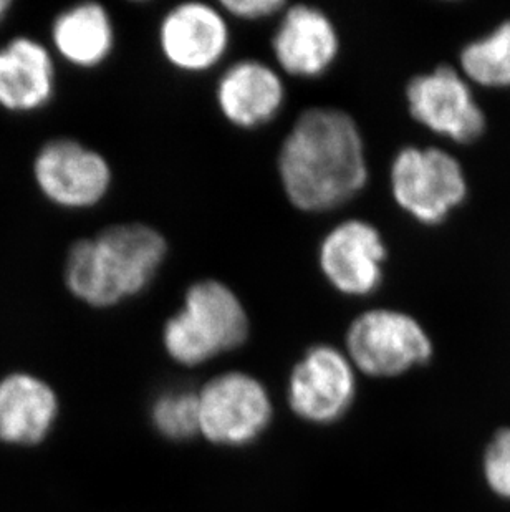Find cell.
Segmentation results:
<instances>
[{
    "label": "cell",
    "instance_id": "obj_9",
    "mask_svg": "<svg viewBox=\"0 0 510 512\" xmlns=\"http://www.w3.org/2000/svg\"><path fill=\"white\" fill-rule=\"evenodd\" d=\"M357 377V368L343 348L315 343L290 370V410L312 425H333L352 408L357 398Z\"/></svg>",
    "mask_w": 510,
    "mask_h": 512
},
{
    "label": "cell",
    "instance_id": "obj_13",
    "mask_svg": "<svg viewBox=\"0 0 510 512\" xmlns=\"http://www.w3.org/2000/svg\"><path fill=\"white\" fill-rule=\"evenodd\" d=\"M217 110L237 130L252 131L270 125L284 110L287 85L279 68L259 58L229 63L217 78Z\"/></svg>",
    "mask_w": 510,
    "mask_h": 512
},
{
    "label": "cell",
    "instance_id": "obj_16",
    "mask_svg": "<svg viewBox=\"0 0 510 512\" xmlns=\"http://www.w3.org/2000/svg\"><path fill=\"white\" fill-rule=\"evenodd\" d=\"M52 40L63 60L78 68H97L115 49V25L102 4L85 2L57 15Z\"/></svg>",
    "mask_w": 510,
    "mask_h": 512
},
{
    "label": "cell",
    "instance_id": "obj_14",
    "mask_svg": "<svg viewBox=\"0 0 510 512\" xmlns=\"http://www.w3.org/2000/svg\"><path fill=\"white\" fill-rule=\"evenodd\" d=\"M58 413L57 393L42 378L15 372L0 380V443L17 448L44 443Z\"/></svg>",
    "mask_w": 510,
    "mask_h": 512
},
{
    "label": "cell",
    "instance_id": "obj_21",
    "mask_svg": "<svg viewBox=\"0 0 510 512\" xmlns=\"http://www.w3.org/2000/svg\"><path fill=\"white\" fill-rule=\"evenodd\" d=\"M12 2L10 0H0V22L5 19V15L9 14Z\"/></svg>",
    "mask_w": 510,
    "mask_h": 512
},
{
    "label": "cell",
    "instance_id": "obj_15",
    "mask_svg": "<svg viewBox=\"0 0 510 512\" xmlns=\"http://www.w3.org/2000/svg\"><path fill=\"white\" fill-rule=\"evenodd\" d=\"M55 90V68L49 50L27 37L0 49V107L27 113L45 107Z\"/></svg>",
    "mask_w": 510,
    "mask_h": 512
},
{
    "label": "cell",
    "instance_id": "obj_3",
    "mask_svg": "<svg viewBox=\"0 0 510 512\" xmlns=\"http://www.w3.org/2000/svg\"><path fill=\"white\" fill-rule=\"evenodd\" d=\"M251 315L241 295L221 279H199L184 290L181 307L164 322L161 340L176 365L201 367L244 347Z\"/></svg>",
    "mask_w": 510,
    "mask_h": 512
},
{
    "label": "cell",
    "instance_id": "obj_2",
    "mask_svg": "<svg viewBox=\"0 0 510 512\" xmlns=\"http://www.w3.org/2000/svg\"><path fill=\"white\" fill-rule=\"evenodd\" d=\"M168 254V239L151 224H111L73 242L63 279L75 299L111 309L150 289Z\"/></svg>",
    "mask_w": 510,
    "mask_h": 512
},
{
    "label": "cell",
    "instance_id": "obj_12",
    "mask_svg": "<svg viewBox=\"0 0 510 512\" xmlns=\"http://www.w3.org/2000/svg\"><path fill=\"white\" fill-rule=\"evenodd\" d=\"M270 49L274 65L284 77L317 80L335 67L342 52V37L322 7L287 4L279 15Z\"/></svg>",
    "mask_w": 510,
    "mask_h": 512
},
{
    "label": "cell",
    "instance_id": "obj_17",
    "mask_svg": "<svg viewBox=\"0 0 510 512\" xmlns=\"http://www.w3.org/2000/svg\"><path fill=\"white\" fill-rule=\"evenodd\" d=\"M458 68L471 85L510 88V19L467 42L459 52Z\"/></svg>",
    "mask_w": 510,
    "mask_h": 512
},
{
    "label": "cell",
    "instance_id": "obj_7",
    "mask_svg": "<svg viewBox=\"0 0 510 512\" xmlns=\"http://www.w3.org/2000/svg\"><path fill=\"white\" fill-rule=\"evenodd\" d=\"M405 100L418 125L453 143L472 145L486 133V113L458 67L441 63L409 78Z\"/></svg>",
    "mask_w": 510,
    "mask_h": 512
},
{
    "label": "cell",
    "instance_id": "obj_11",
    "mask_svg": "<svg viewBox=\"0 0 510 512\" xmlns=\"http://www.w3.org/2000/svg\"><path fill=\"white\" fill-rule=\"evenodd\" d=\"M34 176L45 198L65 209L97 206L113 184V171L105 156L70 138L42 146L35 158Z\"/></svg>",
    "mask_w": 510,
    "mask_h": 512
},
{
    "label": "cell",
    "instance_id": "obj_19",
    "mask_svg": "<svg viewBox=\"0 0 510 512\" xmlns=\"http://www.w3.org/2000/svg\"><path fill=\"white\" fill-rule=\"evenodd\" d=\"M484 473L492 491L510 499V428L499 431L487 448Z\"/></svg>",
    "mask_w": 510,
    "mask_h": 512
},
{
    "label": "cell",
    "instance_id": "obj_10",
    "mask_svg": "<svg viewBox=\"0 0 510 512\" xmlns=\"http://www.w3.org/2000/svg\"><path fill=\"white\" fill-rule=\"evenodd\" d=\"M231 44V22L219 4L181 2L159 20V54L176 72L203 75L216 70Z\"/></svg>",
    "mask_w": 510,
    "mask_h": 512
},
{
    "label": "cell",
    "instance_id": "obj_18",
    "mask_svg": "<svg viewBox=\"0 0 510 512\" xmlns=\"http://www.w3.org/2000/svg\"><path fill=\"white\" fill-rule=\"evenodd\" d=\"M151 423L171 441L193 440L199 435L198 392L176 388L161 393L151 405Z\"/></svg>",
    "mask_w": 510,
    "mask_h": 512
},
{
    "label": "cell",
    "instance_id": "obj_4",
    "mask_svg": "<svg viewBox=\"0 0 510 512\" xmlns=\"http://www.w3.org/2000/svg\"><path fill=\"white\" fill-rule=\"evenodd\" d=\"M388 179L396 206L423 226L443 224L469 194L461 161L439 146H401Z\"/></svg>",
    "mask_w": 510,
    "mask_h": 512
},
{
    "label": "cell",
    "instance_id": "obj_6",
    "mask_svg": "<svg viewBox=\"0 0 510 512\" xmlns=\"http://www.w3.org/2000/svg\"><path fill=\"white\" fill-rule=\"evenodd\" d=\"M199 435L212 445L244 448L269 428L274 405L264 383L251 373L227 370L198 392Z\"/></svg>",
    "mask_w": 510,
    "mask_h": 512
},
{
    "label": "cell",
    "instance_id": "obj_5",
    "mask_svg": "<svg viewBox=\"0 0 510 512\" xmlns=\"http://www.w3.org/2000/svg\"><path fill=\"white\" fill-rule=\"evenodd\" d=\"M348 358L358 373L395 378L433 357V340L414 315L393 307H371L353 317L345 332Z\"/></svg>",
    "mask_w": 510,
    "mask_h": 512
},
{
    "label": "cell",
    "instance_id": "obj_1",
    "mask_svg": "<svg viewBox=\"0 0 510 512\" xmlns=\"http://www.w3.org/2000/svg\"><path fill=\"white\" fill-rule=\"evenodd\" d=\"M275 163L285 198L305 214L345 208L370 181L365 136L338 107L305 108L280 143Z\"/></svg>",
    "mask_w": 510,
    "mask_h": 512
},
{
    "label": "cell",
    "instance_id": "obj_20",
    "mask_svg": "<svg viewBox=\"0 0 510 512\" xmlns=\"http://www.w3.org/2000/svg\"><path fill=\"white\" fill-rule=\"evenodd\" d=\"M229 20L264 22L279 17L287 7L284 0H222L217 2Z\"/></svg>",
    "mask_w": 510,
    "mask_h": 512
},
{
    "label": "cell",
    "instance_id": "obj_8",
    "mask_svg": "<svg viewBox=\"0 0 510 512\" xmlns=\"http://www.w3.org/2000/svg\"><path fill=\"white\" fill-rule=\"evenodd\" d=\"M388 257L385 237L366 219H342L318 242V271L337 294L348 299H368L380 290Z\"/></svg>",
    "mask_w": 510,
    "mask_h": 512
}]
</instances>
